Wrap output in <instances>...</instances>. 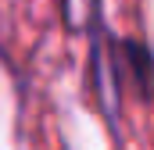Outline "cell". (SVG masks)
Listing matches in <instances>:
<instances>
[{
	"mask_svg": "<svg viewBox=\"0 0 154 150\" xmlns=\"http://www.w3.org/2000/svg\"><path fill=\"white\" fill-rule=\"evenodd\" d=\"M93 93L104 118L115 125L118 122V107H122V89H125V72H122V46L108 29H93Z\"/></svg>",
	"mask_w": 154,
	"mask_h": 150,
	"instance_id": "cell-1",
	"label": "cell"
},
{
	"mask_svg": "<svg viewBox=\"0 0 154 150\" xmlns=\"http://www.w3.org/2000/svg\"><path fill=\"white\" fill-rule=\"evenodd\" d=\"M61 22L68 32H93L100 25V0H61Z\"/></svg>",
	"mask_w": 154,
	"mask_h": 150,
	"instance_id": "cell-3",
	"label": "cell"
},
{
	"mask_svg": "<svg viewBox=\"0 0 154 150\" xmlns=\"http://www.w3.org/2000/svg\"><path fill=\"white\" fill-rule=\"evenodd\" d=\"M118 46H122V72H125V79L136 86V93L143 100H154V54L143 43H136V39H118Z\"/></svg>",
	"mask_w": 154,
	"mask_h": 150,
	"instance_id": "cell-2",
	"label": "cell"
}]
</instances>
